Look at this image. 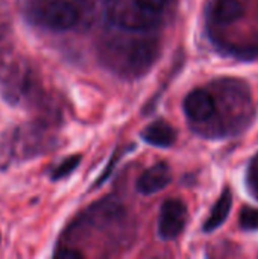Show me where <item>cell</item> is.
Masks as SVG:
<instances>
[{
	"label": "cell",
	"mask_w": 258,
	"mask_h": 259,
	"mask_svg": "<svg viewBox=\"0 0 258 259\" xmlns=\"http://www.w3.org/2000/svg\"><path fill=\"white\" fill-rule=\"evenodd\" d=\"M220 100L216 97V111L208 124L216 123L214 135H236L248 127L254 117L252 99L246 85L236 79L220 82Z\"/></svg>",
	"instance_id": "1"
},
{
	"label": "cell",
	"mask_w": 258,
	"mask_h": 259,
	"mask_svg": "<svg viewBox=\"0 0 258 259\" xmlns=\"http://www.w3.org/2000/svg\"><path fill=\"white\" fill-rule=\"evenodd\" d=\"M106 62L120 74L140 77L146 74L160 56V42L152 36L114 38L105 50Z\"/></svg>",
	"instance_id": "2"
},
{
	"label": "cell",
	"mask_w": 258,
	"mask_h": 259,
	"mask_svg": "<svg viewBox=\"0 0 258 259\" xmlns=\"http://www.w3.org/2000/svg\"><path fill=\"white\" fill-rule=\"evenodd\" d=\"M27 18L44 29L70 30L81 20V9L71 0H27Z\"/></svg>",
	"instance_id": "3"
},
{
	"label": "cell",
	"mask_w": 258,
	"mask_h": 259,
	"mask_svg": "<svg viewBox=\"0 0 258 259\" xmlns=\"http://www.w3.org/2000/svg\"><path fill=\"white\" fill-rule=\"evenodd\" d=\"M106 17L113 26L126 32L154 30L161 23V14L143 8L135 0H113Z\"/></svg>",
	"instance_id": "4"
},
{
	"label": "cell",
	"mask_w": 258,
	"mask_h": 259,
	"mask_svg": "<svg viewBox=\"0 0 258 259\" xmlns=\"http://www.w3.org/2000/svg\"><path fill=\"white\" fill-rule=\"evenodd\" d=\"M187 225V206L179 199H169L161 205L158 217V235L161 240L178 238Z\"/></svg>",
	"instance_id": "5"
},
{
	"label": "cell",
	"mask_w": 258,
	"mask_h": 259,
	"mask_svg": "<svg viewBox=\"0 0 258 259\" xmlns=\"http://www.w3.org/2000/svg\"><path fill=\"white\" fill-rule=\"evenodd\" d=\"M216 111L214 94L205 88H196L184 99V112L196 124L208 123Z\"/></svg>",
	"instance_id": "6"
},
{
	"label": "cell",
	"mask_w": 258,
	"mask_h": 259,
	"mask_svg": "<svg viewBox=\"0 0 258 259\" xmlns=\"http://www.w3.org/2000/svg\"><path fill=\"white\" fill-rule=\"evenodd\" d=\"M170 181H172L170 167L166 162H158V164L149 167L148 170H144L138 176L135 187H137L138 193L149 196V194H155V193L164 190L170 184Z\"/></svg>",
	"instance_id": "7"
},
{
	"label": "cell",
	"mask_w": 258,
	"mask_h": 259,
	"mask_svg": "<svg viewBox=\"0 0 258 259\" xmlns=\"http://www.w3.org/2000/svg\"><path fill=\"white\" fill-rule=\"evenodd\" d=\"M141 138L155 147H172L176 141V131L173 129V126L164 120H157L154 123H151L143 132H141Z\"/></svg>",
	"instance_id": "8"
},
{
	"label": "cell",
	"mask_w": 258,
	"mask_h": 259,
	"mask_svg": "<svg viewBox=\"0 0 258 259\" xmlns=\"http://www.w3.org/2000/svg\"><path fill=\"white\" fill-rule=\"evenodd\" d=\"M231 208H233V193L227 187V188H224V191L219 196L217 202L211 208V212H210V215L207 217V220L204 223V232L210 234V232L219 229L225 223V220L228 219V215L231 212Z\"/></svg>",
	"instance_id": "9"
},
{
	"label": "cell",
	"mask_w": 258,
	"mask_h": 259,
	"mask_svg": "<svg viewBox=\"0 0 258 259\" xmlns=\"http://www.w3.org/2000/svg\"><path fill=\"white\" fill-rule=\"evenodd\" d=\"M243 14L245 8L239 0H216L210 11L211 20L220 26H227L240 20Z\"/></svg>",
	"instance_id": "10"
},
{
	"label": "cell",
	"mask_w": 258,
	"mask_h": 259,
	"mask_svg": "<svg viewBox=\"0 0 258 259\" xmlns=\"http://www.w3.org/2000/svg\"><path fill=\"white\" fill-rule=\"evenodd\" d=\"M81 164V155H73V156H68L65 158L52 173V179L58 181V179H62V178H67L70 176L76 168L78 165Z\"/></svg>",
	"instance_id": "11"
},
{
	"label": "cell",
	"mask_w": 258,
	"mask_h": 259,
	"mask_svg": "<svg viewBox=\"0 0 258 259\" xmlns=\"http://www.w3.org/2000/svg\"><path fill=\"white\" fill-rule=\"evenodd\" d=\"M239 225L246 232L258 231V209L251 206H243L239 217Z\"/></svg>",
	"instance_id": "12"
},
{
	"label": "cell",
	"mask_w": 258,
	"mask_h": 259,
	"mask_svg": "<svg viewBox=\"0 0 258 259\" xmlns=\"http://www.w3.org/2000/svg\"><path fill=\"white\" fill-rule=\"evenodd\" d=\"M135 2L138 5H141L143 8L154 11V12H158V14H161L167 5V0H135Z\"/></svg>",
	"instance_id": "13"
},
{
	"label": "cell",
	"mask_w": 258,
	"mask_h": 259,
	"mask_svg": "<svg viewBox=\"0 0 258 259\" xmlns=\"http://www.w3.org/2000/svg\"><path fill=\"white\" fill-rule=\"evenodd\" d=\"M56 256H59V258H70V259L82 258V255H81L79 252L71 250V249H64V250L58 252V253H56Z\"/></svg>",
	"instance_id": "14"
},
{
	"label": "cell",
	"mask_w": 258,
	"mask_h": 259,
	"mask_svg": "<svg viewBox=\"0 0 258 259\" xmlns=\"http://www.w3.org/2000/svg\"><path fill=\"white\" fill-rule=\"evenodd\" d=\"M106 2H113V0H106Z\"/></svg>",
	"instance_id": "15"
}]
</instances>
